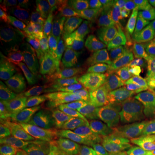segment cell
I'll return each mask as SVG.
<instances>
[{"label":"cell","mask_w":155,"mask_h":155,"mask_svg":"<svg viewBox=\"0 0 155 155\" xmlns=\"http://www.w3.org/2000/svg\"><path fill=\"white\" fill-rule=\"evenodd\" d=\"M61 83L51 72L17 57L2 63L0 95L3 105L17 122L43 116L60 92Z\"/></svg>","instance_id":"1"},{"label":"cell","mask_w":155,"mask_h":155,"mask_svg":"<svg viewBox=\"0 0 155 155\" xmlns=\"http://www.w3.org/2000/svg\"><path fill=\"white\" fill-rule=\"evenodd\" d=\"M54 131V143L63 155H93L85 123L69 102L55 99L45 111Z\"/></svg>","instance_id":"2"},{"label":"cell","mask_w":155,"mask_h":155,"mask_svg":"<svg viewBox=\"0 0 155 155\" xmlns=\"http://www.w3.org/2000/svg\"><path fill=\"white\" fill-rule=\"evenodd\" d=\"M20 26L26 35L31 36L30 38L51 49L63 58L70 54L72 36L70 35L67 23L40 12L25 19Z\"/></svg>","instance_id":"3"},{"label":"cell","mask_w":155,"mask_h":155,"mask_svg":"<svg viewBox=\"0 0 155 155\" xmlns=\"http://www.w3.org/2000/svg\"><path fill=\"white\" fill-rule=\"evenodd\" d=\"M153 46V40L133 38L124 51L119 79L131 90L135 98L143 90Z\"/></svg>","instance_id":"4"},{"label":"cell","mask_w":155,"mask_h":155,"mask_svg":"<svg viewBox=\"0 0 155 155\" xmlns=\"http://www.w3.org/2000/svg\"><path fill=\"white\" fill-rule=\"evenodd\" d=\"M84 25L89 27L102 42L108 45L120 22L111 1L86 0L84 1Z\"/></svg>","instance_id":"5"},{"label":"cell","mask_w":155,"mask_h":155,"mask_svg":"<svg viewBox=\"0 0 155 155\" xmlns=\"http://www.w3.org/2000/svg\"><path fill=\"white\" fill-rule=\"evenodd\" d=\"M15 135L30 149L39 151L54 142V131L45 115L28 117L17 122Z\"/></svg>","instance_id":"6"},{"label":"cell","mask_w":155,"mask_h":155,"mask_svg":"<svg viewBox=\"0 0 155 155\" xmlns=\"http://www.w3.org/2000/svg\"><path fill=\"white\" fill-rule=\"evenodd\" d=\"M129 23L127 17L120 19L102 58V80L103 83L112 87L120 77L125 51V28Z\"/></svg>","instance_id":"7"},{"label":"cell","mask_w":155,"mask_h":155,"mask_svg":"<svg viewBox=\"0 0 155 155\" xmlns=\"http://www.w3.org/2000/svg\"><path fill=\"white\" fill-rule=\"evenodd\" d=\"M93 155H133L132 145L116 123L102 127L92 139Z\"/></svg>","instance_id":"8"},{"label":"cell","mask_w":155,"mask_h":155,"mask_svg":"<svg viewBox=\"0 0 155 155\" xmlns=\"http://www.w3.org/2000/svg\"><path fill=\"white\" fill-rule=\"evenodd\" d=\"M60 94L77 110L85 123L89 137L94 138L103 126L96 116L92 93L83 88L70 89L61 87Z\"/></svg>","instance_id":"9"},{"label":"cell","mask_w":155,"mask_h":155,"mask_svg":"<svg viewBox=\"0 0 155 155\" xmlns=\"http://www.w3.org/2000/svg\"><path fill=\"white\" fill-rule=\"evenodd\" d=\"M135 102L136 98L132 91L120 79H118L113 85V103L116 124L129 140H131L132 135V117Z\"/></svg>","instance_id":"10"},{"label":"cell","mask_w":155,"mask_h":155,"mask_svg":"<svg viewBox=\"0 0 155 155\" xmlns=\"http://www.w3.org/2000/svg\"><path fill=\"white\" fill-rule=\"evenodd\" d=\"M152 116L153 108L150 94L144 88L136 98L134 113L132 117V135L130 141L132 145L133 155H140L142 140Z\"/></svg>","instance_id":"11"},{"label":"cell","mask_w":155,"mask_h":155,"mask_svg":"<svg viewBox=\"0 0 155 155\" xmlns=\"http://www.w3.org/2000/svg\"><path fill=\"white\" fill-rule=\"evenodd\" d=\"M20 54L33 64L51 73H55L63 63V58L51 49L25 35L19 36Z\"/></svg>","instance_id":"12"},{"label":"cell","mask_w":155,"mask_h":155,"mask_svg":"<svg viewBox=\"0 0 155 155\" xmlns=\"http://www.w3.org/2000/svg\"><path fill=\"white\" fill-rule=\"evenodd\" d=\"M40 13V2L36 0H10L1 10V20L15 28L27 18Z\"/></svg>","instance_id":"13"},{"label":"cell","mask_w":155,"mask_h":155,"mask_svg":"<svg viewBox=\"0 0 155 155\" xmlns=\"http://www.w3.org/2000/svg\"><path fill=\"white\" fill-rule=\"evenodd\" d=\"M107 45L102 42L97 35L86 25L74 29L71 40V51L79 54H92L103 58Z\"/></svg>","instance_id":"14"},{"label":"cell","mask_w":155,"mask_h":155,"mask_svg":"<svg viewBox=\"0 0 155 155\" xmlns=\"http://www.w3.org/2000/svg\"><path fill=\"white\" fill-rule=\"evenodd\" d=\"M93 102L96 116L101 125L116 123V116L113 103V87L102 83L101 87L93 93Z\"/></svg>","instance_id":"15"},{"label":"cell","mask_w":155,"mask_h":155,"mask_svg":"<svg viewBox=\"0 0 155 155\" xmlns=\"http://www.w3.org/2000/svg\"><path fill=\"white\" fill-rule=\"evenodd\" d=\"M132 29H135L133 38L155 40V1L145 0L141 11L132 21Z\"/></svg>","instance_id":"16"},{"label":"cell","mask_w":155,"mask_h":155,"mask_svg":"<svg viewBox=\"0 0 155 155\" xmlns=\"http://www.w3.org/2000/svg\"><path fill=\"white\" fill-rule=\"evenodd\" d=\"M54 75L60 80L63 87L70 89L83 88L81 83L80 64L78 61L77 52L71 51L70 54L63 58V63L54 73Z\"/></svg>","instance_id":"17"},{"label":"cell","mask_w":155,"mask_h":155,"mask_svg":"<svg viewBox=\"0 0 155 155\" xmlns=\"http://www.w3.org/2000/svg\"><path fill=\"white\" fill-rule=\"evenodd\" d=\"M0 155H36L29 147L18 140L14 132L1 123V143Z\"/></svg>","instance_id":"18"},{"label":"cell","mask_w":155,"mask_h":155,"mask_svg":"<svg viewBox=\"0 0 155 155\" xmlns=\"http://www.w3.org/2000/svg\"><path fill=\"white\" fill-rule=\"evenodd\" d=\"M19 36L15 31V28L9 26L4 21H0V42L2 49L14 54H20Z\"/></svg>","instance_id":"19"},{"label":"cell","mask_w":155,"mask_h":155,"mask_svg":"<svg viewBox=\"0 0 155 155\" xmlns=\"http://www.w3.org/2000/svg\"><path fill=\"white\" fill-rule=\"evenodd\" d=\"M42 13L54 19L67 23L69 14V2L64 0H43Z\"/></svg>","instance_id":"20"},{"label":"cell","mask_w":155,"mask_h":155,"mask_svg":"<svg viewBox=\"0 0 155 155\" xmlns=\"http://www.w3.org/2000/svg\"><path fill=\"white\" fill-rule=\"evenodd\" d=\"M144 147L148 155H155V113L148 126L144 138Z\"/></svg>","instance_id":"21"},{"label":"cell","mask_w":155,"mask_h":155,"mask_svg":"<svg viewBox=\"0 0 155 155\" xmlns=\"http://www.w3.org/2000/svg\"><path fill=\"white\" fill-rule=\"evenodd\" d=\"M145 89L148 93H152L155 90V45L151 51L150 58H149V66H148L147 76L145 80Z\"/></svg>","instance_id":"22"},{"label":"cell","mask_w":155,"mask_h":155,"mask_svg":"<svg viewBox=\"0 0 155 155\" xmlns=\"http://www.w3.org/2000/svg\"><path fill=\"white\" fill-rule=\"evenodd\" d=\"M38 152H40L42 155H63L60 149L52 145H48V146L43 147L42 149H40Z\"/></svg>","instance_id":"23"},{"label":"cell","mask_w":155,"mask_h":155,"mask_svg":"<svg viewBox=\"0 0 155 155\" xmlns=\"http://www.w3.org/2000/svg\"><path fill=\"white\" fill-rule=\"evenodd\" d=\"M150 98H151V103H152L153 113H155V90L152 93H150Z\"/></svg>","instance_id":"24"}]
</instances>
